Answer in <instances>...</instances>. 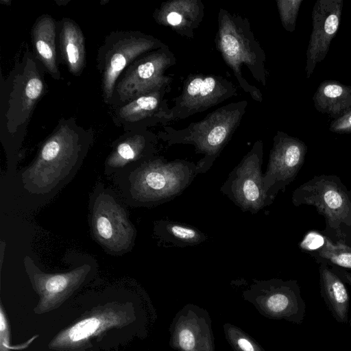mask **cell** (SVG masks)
Listing matches in <instances>:
<instances>
[{
  "instance_id": "obj_1",
  "label": "cell",
  "mask_w": 351,
  "mask_h": 351,
  "mask_svg": "<svg viewBox=\"0 0 351 351\" xmlns=\"http://www.w3.org/2000/svg\"><path fill=\"white\" fill-rule=\"evenodd\" d=\"M45 70L28 46L0 77V138L7 152L18 151L34 110L47 92Z\"/></svg>"
},
{
  "instance_id": "obj_2",
  "label": "cell",
  "mask_w": 351,
  "mask_h": 351,
  "mask_svg": "<svg viewBox=\"0 0 351 351\" xmlns=\"http://www.w3.org/2000/svg\"><path fill=\"white\" fill-rule=\"evenodd\" d=\"M93 139L91 128L80 125L74 117L61 118L27 169V184L38 191L54 187L82 162Z\"/></svg>"
},
{
  "instance_id": "obj_3",
  "label": "cell",
  "mask_w": 351,
  "mask_h": 351,
  "mask_svg": "<svg viewBox=\"0 0 351 351\" xmlns=\"http://www.w3.org/2000/svg\"><path fill=\"white\" fill-rule=\"evenodd\" d=\"M215 44L223 60L232 69L239 86L257 101H262L261 91L245 78L243 69L265 86L267 82L266 56L257 42L246 18L221 8L218 14Z\"/></svg>"
},
{
  "instance_id": "obj_4",
  "label": "cell",
  "mask_w": 351,
  "mask_h": 351,
  "mask_svg": "<svg viewBox=\"0 0 351 351\" xmlns=\"http://www.w3.org/2000/svg\"><path fill=\"white\" fill-rule=\"evenodd\" d=\"M247 105V101L230 103L209 113L201 121L184 129L162 126L157 134L168 145H191L195 153L204 155L196 164L199 174L210 169L238 128Z\"/></svg>"
},
{
  "instance_id": "obj_5",
  "label": "cell",
  "mask_w": 351,
  "mask_h": 351,
  "mask_svg": "<svg viewBox=\"0 0 351 351\" xmlns=\"http://www.w3.org/2000/svg\"><path fill=\"white\" fill-rule=\"evenodd\" d=\"M295 206H313L324 217L321 232L333 242L351 247V189L332 174L315 176L296 188L291 195Z\"/></svg>"
},
{
  "instance_id": "obj_6",
  "label": "cell",
  "mask_w": 351,
  "mask_h": 351,
  "mask_svg": "<svg viewBox=\"0 0 351 351\" xmlns=\"http://www.w3.org/2000/svg\"><path fill=\"white\" fill-rule=\"evenodd\" d=\"M199 174L197 164L176 159L167 161L155 156L136 167L132 175V192L143 205L152 206L180 195Z\"/></svg>"
},
{
  "instance_id": "obj_7",
  "label": "cell",
  "mask_w": 351,
  "mask_h": 351,
  "mask_svg": "<svg viewBox=\"0 0 351 351\" xmlns=\"http://www.w3.org/2000/svg\"><path fill=\"white\" fill-rule=\"evenodd\" d=\"M165 45L157 38L138 30L110 32L98 48L96 58L104 104L111 106L117 80L133 62Z\"/></svg>"
},
{
  "instance_id": "obj_8",
  "label": "cell",
  "mask_w": 351,
  "mask_h": 351,
  "mask_svg": "<svg viewBox=\"0 0 351 351\" xmlns=\"http://www.w3.org/2000/svg\"><path fill=\"white\" fill-rule=\"evenodd\" d=\"M135 319L128 304L108 303L84 313L73 324L58 333L49 348L58 351H86L114 328H121Z\"/></svg>"
},
{
  "instance_id": "obj_9",
  "label": "cell",
  "mask_w": 351,
  "mask_h": 351,
  "mask_svg": "<svg viewBox=\"0 0 351 351\" xmlns=\"http://www.w3.org/2000/svg\"><path fill=\"white\" fill-rule=\"evenodd\" d=\"M176 62L167 45L137 58L117 80L109 107L128 103L142 95L169 90L171 78L166 72Z\"/></svg>"
},
{
  "instance_id": "obj_10",
  "label": "cell",
  "mask_w": 351,
  "mask_h": 351,
  "mask_svg": "<svg viewBox=\"0 0 351 351\" xmlns=\"http://www.w3.org/2000/svg\"><path fill=\"white\" fill-rule=\"evenodd\" d=\"M263 158V142L257 141L220 187L221 192L243 212L256 214L274 202L264 189Z\"/></svg>"
},
{
  "instance_id": "obj_11",
  "label": "cell",
  "mask_w": 351,
  "mask_h": 351,
  "mask_svg": "<svg viewBox=\"0 0 351 351\" xmlns=\"http://www.w3.org/2000/svg\"><path fill=\"white\" fill-rule=\"evenodd\" d=\"M237 95L235 85L222 76L189 75L180 95L173 99V107L168 109L167 123L204 111Z\"/></svg>"
},
{
  "instance_id": "obj_12",
  "label": "cell",
  "mask_w": 351,
  "mask_h": 351,
  "mask_svg": "<svg viewBox=\"0 0 351 351\" xmlns=\"http://www.w3.org/2000/svg\"><path fill=\"white\" fill-rule=\"evenodd\" d=\"M307 149L305 143L298 138L277 132L263 174L264 189L271 200L295 180L304 162Z\"/></svg>"
},
{
  "instance_id": "obj_13",
  "label": "cell",
  "mask_w": 351,
  "mask_h": 351,
  "mask_svg": "<svg viewBox=\"0 0 351 351\" xmlns=\"http://www.w3.org/2000/svg\"><path fill=\"white\" fill-rule=\"evenodd\" d=\"M245 295L261 304L263 312L270 317L298 324L304 319L306 304L296 280H255Z\"/></svg>"
},
{
  "instance_id": "obj_14",
  "label": "cell",
  "mask_w": 351,
  "mask_h": 351,
  "mask_svg": "<svg viewBox=\"0 0 351 351\" xmlns=\"http://www.w3.org/2000/svg\"><path fill=\"white\" fill-rule=\"evenodd\" d=\"M343 5V0H317L313 7L312 32L306 52L307 79L329 51L331 41L339 29Z\"/></svg>"
},
{
  "instance_id": "obj_15",
  "label": "cell",
  "mask_w": 351,
  "mask_h": 351,
  "mask_svg": "<svg viewBox=\"0 0 351 351\" xmlns=\"http://www.w3.org/2000/svg\"><path fill=\"white\" fill-rule=\"evenodd\" d=\"M25 265L32 287L39 295L34 308L38 315L60 307L80 287L90 271L88 265H84L66 273L52 274L42 272L32 263Z\"/></svg>"
},
{
  "instance_id": "obj_16",
  "label": "cell",
  "mask_w": 351,
  "mask_h": 351,
  "mask_svg": "<svg viewBox=\"0 0 351 351\" xmlns=\"http://www.w3.org/2000/svg\"><path fill=\"white\" fill-rule=\"evenodd\" d=\"M168 90L147 94L128 103L109 107L112 122L124 132L148 130L158 123L165 124L169 106L165 95Z\"/></svg>"
},
{
  "instance_id": "obj_17",
  "label": "cell",
  "mask_w": 351,
  "mask_h": 351,
  "mask_svg": "<svg viewBox=\"0 0 351 351\" xmlns=\"http://www.w3.org/2000/svg\"><path fill=\"white\" fill-rule=\"evenodd\" d=\"M93 227L99 241L111 250H125L134 239V230L125 211L108 196L97 199L93 214Z\"/></svg>"
},
{
  "instance_id": "obj_18",
  "label": "cell",
  "mask_w": 351,
  "mask_h": 351,
  "mask_svg": "<svg viewBox=\"0 0 351 351\" xmlns=\"http://www.w3.org/2000/svg\"><path fill=\"white\" fill-rule=\"evenodd\" d=\"M158 136L149 130L124 132L112 144L107 159L111 167L136 162L140 166L156 156Z\"/></svg>"
},
{
  "instance_id": "obj_19",
  "label": "cell",
  "mask_w": 351,
  "mask_h": 351,
  "mask_svg": "<svg viewBox=\"0 0 351 351\" xmlns=\"http://www.w3.org/2000/svg\"><path fill=\"white\" fill-rule=\"evenodd\" d=\"M204 5L200 0H173L163 2L153 13L155 21L171 27L176 34L193 38L202 21Z\"/></svg>"
},
{
  "instance_id": "obj_20",
  "label": "cell",
  "mask_w": 351,
  "mask_h": 351,
  "mask_svg": "<svg viewBox=\"0 0 351 351\" xmlns=\"http://www.w3.org/2000/svg\"><path fill=\"white\" fill-rule=\"evenodd\" d=\"M33 53L45 71L54 80L62 79L58 64V21L51 15L37 17L31 29Z\"/></svg>"
},
{
  "instance_id": "obj_21",
  "label": "cell",
  "mask_w": 351,
  "mask_h": 351,
  "mask_svg": "<svg viewBox=\"0 0 351 351\" xmlns=\"http://www.w3.org/2000/svg\"><path fill=\"white\" fill-rule=\"evenodd\" d=\"M58 48L70 73L80 77L86 64L85 39L79 25L69 17L58 21Z\"/></svg>"
},
{
  "instance_id": "obj_22",
  "label": "cell",
  "mask_w": 351,
  "mask_h": 351,
  "mask_svg": "<svg viewBox=\"0 0 351 351\" xmlns=\"http://www.w3.org/2000/svg\"><path fill=\"white\" fill-rule=\"evenodd\" d=\"M321 295L334 318L348 323L349 295L344 281L326 264H319Z\"/></svg>"
},
{
  "instance_id": "obj_23",
  "label": "cell",
  "mask_w": 351,
  "mask_h": 351,
  "mask_svg": "<svg viewBox=\"0 0 351 351\" xmlns=\"http://www.w3.org/2000/svg\"><path fill=\"white\" fill-rule=\"evenodd\" d=\"M317 111L337 119L351 109V85L336 80H324L313 96Z\"/></svg>"
},
{
  "instance_id": "obj_24",
  "label": "cell",
  "mask_w": 351,
  "mask_h": 351,
  "mask_svg": "<svg viewBox=\"0 0 351 351\" xmlns=\"http://www.w3.org/2000/svg\"><path fill=\"white\" fill-rule=\"evenodd\" d=\"M156 232L160 241L170 247L194 246L207 240L206 235L197 228L171 220L159 221Z\"/></svg>"
},
{
  "instance_id": "obj_25",
  "label": "cell",
  "mask_w": 351,
  "mask_h": 351,
  "mask_svg": "<svg viewBox=\"0 0 351 351\" xmlns=\"http://www.w3.org/2000/svg\"><path fill=\"white\" fill-rule=\"evenodd\" d=\"M308 254L319 264L337 266L351 270V247L333 242L326 237L319 248Z\"/></svg>"
},
{
  "instance_id": "obj_26",
  "label": "cell",
  "mask_w": 351,
  "mask_h": 351,
  "mask_svg": "<svg viewBox=\"0 0 351 351\" xmlns=\"http://www.w3.org/2000/svg\"><path fill=\"white\" fill-rule=\"evenodd\" d=\"M276 2L283 27L290 33L293 32L303 0H276Z\"/></svg>"
},
{
  "instance_id": "obj_27",
  "label": "cell",
  "mask_w": 351,
  "mask_h": 351,
  "mask_svg": "<svg viewBox=\"0 0 351 351\" xmlns=\"http://www.w3.org/2000/svg\"><path fill=\"white\" fill-rule=\"evenodd\" d=\"M0 315V351H12V349H21L27 347L32 340L19 347L11 346L10 328L2 304H1Z\"/></svg>"
},
{
  "instance_id": "obj_28",
  "label": "cell",
  "mask_w": 351,
  "mask_h": 351,
  "mask_svg": "<svg viewBox=\"0 0 351 351\" xmlns=\"http://www.w3.org/2000/svg\"><path fill=\"white\" fill-rule=\"evenodd\" d=\"M230 339L238 351H261L253 341L239 331L236 330L233 335H230Z\"/></svg>"
},
{
  "instance_id": "obj_29",
  "label": "cell",
  "mask_w": 351,
  "mask_h": 351,
  "mask_svg": "<svg viewBox=\"0 0 351 351\" xmlns=\"http://www.w3.org/2000/svg\"><path fill=\"white\" fill-rule=\"evenodd\" d=\"M329 130L335 134H351V109L329 125Z\"/></svg>"
},
{
  "instance_id": "obj_30",
  "label": "cell",
  "mask_w": 351,
  "mask_h": 351,
  "mask_svg": "<svg viewBox=\"0 0 351 351\" xmlns=\"http://www.w3.org/2000/svg\"><path fill=\"white\" fill-rule=\"evenodd\" d=\"M178 343L182 351H193L195 347V335L188 328H182L178 334Z\"/></svg>"
},
{
  "instance_id": "obj_31",
  "label": "cell",
  "mask_w": 351,
  "mask_h": 351,
  "mask_svg": "<svg viewBox=\"0 0 351 351\" xmlns=\"http://www.w3.org/2000/svg\"><path fill=\"white\" fill-rule=\"evenodd\" d=\"M330 267L344 281V282L348 283L351 287V270H348L337 266ZM349 324L351 326V319L349 321Z\"/></svg>"
}]
</instances>
